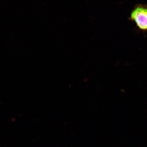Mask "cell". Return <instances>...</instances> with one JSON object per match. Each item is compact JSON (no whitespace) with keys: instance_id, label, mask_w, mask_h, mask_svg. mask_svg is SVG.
I'll list each match as a JSON object with an SVG mask.
<instances>
[{"instance_id":"obj_1","label":"cell","mask_w":147,"mask_h":147,"mask_svg":"<svg viewBox=\"0 0 147 147\" xmlns=\"http://www.w3.org/2000/svg\"><path fill=\"white\" fill-rule=\"evenodd\" d=\"M128 20L135 24L139 31H142L144 34L147 33V4H135Z\"/></svg>"}]
</instances>
